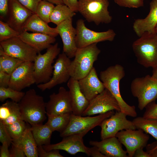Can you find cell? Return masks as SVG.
Wrapping results in <instances>:
<instances>
[{
	"mask_svg": "<svg viewBox=\"0 0 157 157\" xmlns=\"http://www.w3.org/2000/svg\"><path fill=\"white\" fill-rule=\"evenodd\" d=\"M55 6L52 3L42 0L37 7L35 14L41 19L48 24L50 22V16Z\"/></svg>",
	"mask_w": 157,
	"mask_h": 157,
	"instance_id": "836d02e7",
	"label": "cell"
},
{
	"mask_svg": "<svg viewBox=\"0 0 157 157\" xmlns=\"http://www.w3.org/2000/svg\"><path fill=\"white\" fill-rule=\"evenodd\" d=\"M97 44L77 48L70 65L71 77L79 80L89 73L101 52Z\"/></svg>",
	"mask_w": 157,
	"mask_h": 157,
	"instance_id": "3957f363",
	"label": "cell"
},
{
	"mask_svg": "<svg viewBox=\"0 0 157 157\" xmlns=\"http://www.w3.org/2000/svg\"><path fill=\"white\" fill-rule=\"evenodd\" d=\"M0 47L6 54L24 62H33L38 52L19 37L0 42Z\"/></svg>",
	"mask_w": 157,
	"mask_h": 157,
	"instance_id": "8fae6325",
	"label": "cell"
},
{
	"mask_svg": "<svg viewBox=\"0 0 157 157\" xmlns=\"http://www.w3.org/2000/svg\"><path fill=\"white\" fill-rule=\"evenodd\" d=\"M46 114L58 115L72 113L71 98L68 91L60 87L57 93L50 95L46 104Z\"/></svg>",
	"mask_w": 157,
	"mask_h": 157,
	"instance_id": "2e32d148",
	"label": "cell"
},
{
	"mask_svg": "<svg viewBox=\"0 0 157 157\" xmlns=\"http://www.w3.org/2000/svg\"><path fill=\"white\" fill-rule=\"evenodd\" d=\"M147 151L150 157H157V142H154L147 145L146 146Z\"/></svg>",
	"mask_w": 157,
	"mask_h": 157,
	"instance_id": "f6af8a7d",
	"label": "cell"
},
{
	"mask_svg": "<svg viewBox=\"0 0 157 157\" xmlns=\"http://www.w3.org/2000/svg\"><path fill=\"white\" fill-rule=\"evenodd\" d=\"M76 44L78 48L84 47L94 43L105 41H113L116 33L112 29L98 32L87 28L84 21L82 19L76 22Z\"/></svg>",
	"mask_w": 157,
	"mask_h": 157,
	"instance_id": "9c48e42d",
	"label": "cell"
},
{
	"mask_svg": "<svg viewBox=\"0 0 157 157\" xmlns=\"http://www.w3.org/2000/svg\"><path fill=\"white\" fill-rule=\"evenodd\" d=\"M133 51L138 63L146 68L157 65V34L146 32L134 41Z\"/></svg>",
	"mask_w": 157,
	"mask_h": 157,
	"instance_id": "277c9868",
	"label": "cell"
},
{
	"mask_svg": "<svg viewBox=\"0 0 157 157\" xmlns=\"http://www.w3.org/2000/svg\"><path fill=\"white\" fill-rule=\"evenodd\" d=\"M59 149H53L49 151L45 150L42 146H38V156L40 157H63Z\"/></svg>",
	"mask_w": 157,
	"mask_h": 157,
	"instance_id": "ab89813d",
	"label": "cell"
},
{
	"mask_svg": "<svg viewBox=\"0 0 157 157\" xmlns=\"http://www.w3.org/2000/svg\"><path fill=\"white\" fill-rule=\"evenodd\" d=\"M89 144L97 147L106 157H128L126 151L123 149L122 144L115 136L100 141H90Z\"/></svg>",
	"mask_w": 157,
	"mask_h": 157,
	"instance_id": "603a6c76",
	"label": "cell"
},
{
	"mask_svg": "<svg viewBox=\"0 0 157 157\" xmlns=\"http://www.w3.org/2000/svg\"><path fill=\"white\" fill-rule=\"evenodd\" d=\"M13 140L5 125L0 121V142L3 144L7 143L9 146L11 144Z\"/></svg>",
	"mask_w": 157,
	"mask_h": 157,
	"instance_id": "f35d334b",
	"label": "cell"
},
{
	"mask_svg": "<svg viewBox=\"0 0 157 157\" xmlns=\"http://www.w3.org/2000/svg\"><path fill=\"white\" fill-rule=\"evenodd\" d=\"M10 76V74L0 71V87H8Z\"/></svg>",
	"mask_w": 157,
	"mask_h": 157,
	"instance_id": "ee69618b",
	"label": "cell"
},
{
	"mask_svg": "<svg viewBox=\"0 0 157 157\" xmlns=\"http://www.w3.org/2000/svg\"><path fill=\"white\" fill-rule=\"evenodd\" d=\"M23 30L43 33L55 37L58 35L56 28L50 27L35 13L33 14L28 20L23 27Z\"/></svg>",
	"mask_w": 157,
	"mask_h": 157,
	"instance_id": "d4e9b609",
	"label": "cell"
},
{
	"mask_svg": "<svg viewBox=\"0 0 157 157\" xmlns=\"http://www.w3.org/2000/svg\"><path fill=\"white\" fill-rule=\"evenodd\" d=\"M119 6L129 8H138L143 6V0H113Z\"/></svg>",
	"mask_w": 157,
	"mask_h": 157,
	"instance_id": "8d00e7d4",
	"label": "cell"
},
{
	"mask_svg": "<svg viewBox=\"0 0 157 157\" xmlns=\"http://www.w3.org/2000/svg\"><path fill=\"white\" fill-rule=\"evenodd\" d=\"M113 110L120 111L119 106L112 94L105 88L101 92L89 101L82 116H91Z\"/></svg>",
	"mask_w": 157,
	"mask_h": 157,
	"instance_id": "7c38bea8",
	"label": "cell"
},
{
	"mask_svg": "<svg viewBox=\"0 0 157 157\" xmlns=\"http://www.w3.org/2000/svg\"><path fill=\"white\" fill-rule=\"evenodd\" d=\"M125 75L123 67L116 64L101 71L100 77L105 88L110 91L117 101L120 111L127 116L134 117L137 115L135 106L128 104L122 98L120 91L119 82Z\"/></svg>",
	"mask_w": 157,
	"mask_h": 157,
	"instance_id": "6da1fadb",
	"label": "cell"
},
{
	"mask_svg": "<svg viewBox=\"0 0 157 157\" xmlns=\"http://www.w3.org/2000/svg\"><path fill=\"white\" fill-rule=\"evenodd\" d=\"M33 13L17 0H9L8 24L20 33L25 23Z\"/></svg>",
	"mask_w": 157,
	"mask_h": 157,
	"instance_id": "ac0fdd59",
	"label": "cell"
},
{
	"mask_svg": "<svg viewBox=\"0 0 157 157\" xmlns=\"http://www.w3.org/2000/svg\"><path fill=\"white\" fill-rule=\"evenodd\" d=\"M78 83L81 91L89 101L105 88L94 67L86 76L78 80Z\"/></svg>",
	"mask_w": 157,
	"mask_h": 157,
	"instance_id": "ffe728a7",
	"label": "cell"
},
{
	"mask_svg": "<svg viewBox=\"0 0 157 157\" xmlns=\"http://www.w3.org/2000/svg\"><path fill=\"white\" fill-rule=\"evenodd\" d=\"M20 119H22L18 103L7 101L0 106V121L5 125L10 124Z\"/></svg>",
	"mask_w": 157,
	"mask_h": 157,
	"instance_id": "484cf974",
	"label": "cell"
},
{
	"mask_svg": "<svg viewBox=\"0 0 157 157\" xmlns=\"http://www.w3.org/2000/svg\"><path fill=\"white\" fill-rule=\"evenodd\" d=\"M64 4L68 6L73 11L78 12V0H62Z\"/></svg>",
	"mask_w": 157,
	"mask_h": 157,
	"instance_id": "bcb514c9",
	"label": "cell"
},
{
	"mask_svg": "<svg viewBox=\"0 0 157 157\" xmlns=\"http://www.w3.org/2000/svg\"><path fill=\"white\" fill-rule=\"evenodd\" d=\"M131 90L133 95L138 99L140 110L157 99V80L149 75L134 78L131 83Z\"/></svg>",
	"mask_w": 157,
	"mask_h": 157,
	"instance_id": "ba28073f",
	"label": "cell"
},
{
	"mask_svg": "<svg viewBox=\"0 0 157 157\" xmlns=\"http://www.w3.org/2000/svg\"><path fill=\"white\" fill-rule=\"evenodd\" d=\"M60 52L58 44L56 43L48 48L43 54L38 53L33 62L35 83L38 85L45 83L50 80L53 71L52 64Z\"/></svg>",
	"mask_w": 157,
	"mask_h": 157,
	"instance_id": "52a82bcc",
	"label": "cell"
},
{
	"mask_svg": "<svg viewBox=\"0 0 157 157\" xmlns=\"http://www.w3.org/2000/svg\"><path fill=\"white\" fill-rule=\"evenodd\" d=\"M127 116L121 111H116L104 120L99 125L101 129V139L115 137L118 132L123 130L136 129L132 121L127 119Z\"/></svg>",
	"mask_w": 157,
	"mask_h": 157,
	"instance_id": "4fadbf2b",
	"label": "cell"
},
{
	"mask_svg": "<svg viewBox=\"0 0 157 157\" xmlns=\"http://www.w3.org/2000/svg\"><path fill=\"white\" fill-rule=\"evenodd\" d=\"M73 11L64 4L56 5L50 17V22L56 25L76 15Z\"/></svg>",
	"mask_w": 157,
	"mask_h": 157,
	"instance_id": "f546056e",
	"label": "cell"
},
{
	"mask_svg": "<svg viewBox=\"0 0 157 157\" xmlns=\"http://www.w3.org/2000/svg\"><path fill=\"white\" fill-rule=\"evenodd\" d=\"M71 61L70 58L64 52L60 53L53 65L51 79L46 83L38 84L37 87L44 91L67 82L71 77L69 69Z\"/></svg>",
	"mask_w": 157,
	"mask_h": 157,
	"instance_id": "30bf717a",
	"label": "cell"
},
{
	"mask_svg": "<svg viewBox=\"0 0 157 157\" xmlns=\"http://www.w3.org/2000/svg\"><path fill=\"white\" fill-rule=\"evenodd\" d=\"M115 137L125 146L128 157H133L138 149L146 147L149 138L148 134L140 129L123 130L118 132Z\"/></svg>",
	"mask_w": 157,
	"mask_h": 157,
	"instance_id": "5bb4252c",
	"label": "cell"
},
{
	"mask_svg": "<svg viewBox=\"0 0 157 157\" xmlns=\"http://www.w3.org/2000/svg\"><path fill=\"white\" fill-rule=\"evenodd\" d=\"M143 147L138 149L135 151L133 157H150L149 154L146 151H143Z\"/></svg>",
	"mask_w": 157,
	"mask_h": 157,
	"instance_id": "681fc988",
	"label": "cell"
},
{
	"mask_svg": "<svg viewBox=\"0 0 157 157\" xmlns=\"http://www.w3.org/2000/svg\"><path fill=\"white\" fill-rule=\"evenodd\" d=\"M108 0H78V12L89 22L96 25L109 24L112 19L108 10Z\"/></svg>",
	"mask_w": 157,
	"mask_h": 157,
	"instance_id": "5b68a950",
	"label": "cell"
},
{
	"mask_svg": "<svg viewBox=\"0 0 157 157\" xmlns=\"http://www.w3.org/2000/svg\"><path fill=\"white\" fill-rule=\"evenodd\" d=\"M33 13H35L37 7L42 0H17Z\"/></svg>",
	"mask_w": 157,
	"mask_h": 157,
	"instance_id": "60d3db41",
	"label": "cell"
},
{
	"mask_svg": "<svg viewBox=\"0 0 157 157\" xmlns=\"http://www.w3.org/2000/svg\"><path fill=\"white\" fill-rule=\"evenodd\" d=\"M152 77L157 80V65L152 68Z\"/></svg>",
	"mask_w": 157,
	"mask_h": 157,
	"instance_id": "f907efd6",
	"label": "cell"
},
{
	"mask_svg": "<svg viewBox=\"0 0 157 157\" xmlns=\"http://www.w3.org/2000/svg\"><path fill=\"white\" fill-rule=\"evenodd\" d=\"M10 151V157H25V154L22 148L17 144L12 142Z\"/></svg>",
	"mask_w": 157,
	"mask_h": 157,
	"instance_id": "b9f144b4",
	"label": "cell"
},
{
	"mask_svg": "<svg viewBox=\"0 0 157 157\" xmlns=\"http://www.w3.org/2000/svg\"><path fill=\"white\" fill-rule=\"evenodd\" d=\"M157 25V0H152L150 3V11L144 19H135L133 25L134 31L139 37L144 33H156Z\"/></svg>",
	"mask_w": 157,
	"mask_h": 157,
	"instance_id": "7402d4cb",
	"label": "cell"
},
{
	"mask_svg": "<svg viewBox=\"0 0 157 157\" xmlns=\"http://www.w3.org/2000/svg\"><path fill=\"white\" fill-rule=\"evenodd\" d=\"M31 129L38 146L50 144L53 132L48 126L45 124L35 125L32 126Z\"/></svg>",
	"mask_w": 157,
	"mask_h": 157,
	"instance_id": "83f0119b",
	"label": "cell"
},
{
	"mask_svg": "<svg viewBox=\"0 0 157 157\" xmlns=\"http://www.w3.org/2000/svg\"><path fill=\"white\" fill-rule=\"evenodd\" d=\"M18 104L22 119L31 126L42 124L46 119V103L35 89L27 91Z\"/></svg>",
	"mask_w": 157,
	"mask_h": 157,
	"instance_id": "7a4b0ae2",
	"label": "cell"
},
{
	"mask_svg": "<svg viewBox=\"0 0 157 157\" xmlns=\"http://www.w3.org/2000/svg\"><path fill=\"white\" fill-rule=\"evenodd\" d=\"M24 61L5 53L0 47V71L11 74L19 65Z\"/></svg>",
	"mask_w": 157,
	"mask_h": 157,
	"instance_id": "1f68e13d",
	"label": "cell"
},
{
	"mask_svg": "<svg viewBox=\"0 0 157 157\" xmlns=\"http://www.w3.org/2000/svg\"><path fill=\"white\" fill-rule=\"evenodd\" d=\"M155 31L156 33L157 34V25L156 27Z\"/></svg>",
	"mask_w": 157,
	"mask_h": 157,
	"instance_id": "f5cc1de1",
	"label": "cell"
},
{
	"mask_svg": "<svg viewBox=\"0 0 157 157\" xmlns=\"http://www.w3.org/2000/svg\"><path fill=\"white\" fill-rule=\"evenodd\" d=\"M56 5L63 4L62 0H44Z\"/></svg>",
	"mask_w": 157,
	"mask_h": 157,
	"instance_id": "816d5d0a",
	"label": "cell"
},
{
	"mask_svg": "<svg viewBox=\"0 0 157 157\" xmlns=\"http://www.w3.org/2000/svg\"><path fill=\"white\" fill-rule=\"evenodd\" d=\"M9 146L7 143L2 144L0 147V157H10V152L8 150Z\"/></svg>",
	"mask_w": 157,
	"mask_h": 157,
	"instance_id": "c3c4849f",
	"label": "cell"
},
{
	"mask_svg": "<svg viewBox=\"0 0 157 157\" xmlns=\"http://www.w3.org/2000/svg\"><path fill=\"white\" fill-rule=\"evenodd\" d=\"M72 113L54 115L47 114L48 120L45 124L53 132L58 131L60 133L67 127L70 122Z\"/></svg>",
	"mask_w": 157,
	"mask_h": 157,
	"instance_id": "f1b7e54d",
	"label": "cell"
},
{
	"mask_svg": "<svg viewBox=\"0 0 157 157\" xmlns=\"http://www.w3.org/2000/svg\"><path fill=\"white\" fill-rule=\"evenodd\" d=\"M114 113L112 110L95 116H78L72 113L69 124L60 133V136L63 138L69 135H77L83 137L90 130L99 126L104 120Z\"/></svg>",
	"mask_w": 157,
	"mask_h": 157,
	"instance_id": "8992f818",
	"label": "cell"
},
{
	"mask_svg": "<svg viewBox=\"0 0 157 157\" xmlns=\"http://www.w3.org/2000/svg\"><path fill=\"white\" fill-rule=\"evenodd\" d=\"M88 156L92 157H106L102 154L97 147L95 146L88 147Z\"/></svg>",
	"mask_w": 157,
	"mask_h": 157,
	"instance_id": "7dc6e473",
	"label": "cell"
},
{
	"mask_svg": "<svg viewBox=\"0 0 157 157\" xmlns=\"http://www.w3.org/2000/svg\"><path fill=\"white\" fill-rule=\"evenodd\" d=\"M19 37L35 49L38 53L47 49L56 41L53 36L40 33H29L26 31L21 33Z\"/></svg>",
	"mask_w": 157,
	"mask_h": 157,
	"instance_id": "cb8c5ba5",
	"label": "cell"
},
{
	"mask_svg": "<svg viewBox=\"0 0 157 157\" xmlns=\"http://www.w3.org/2000/svg\"><path fill=\"white\" fill-rule=\"evenodd\" d=\"M145 108L146 110L143 116V117L157 119V104L155 101L148 104Z\"/></svg>",
	"mask_w": 157,
	"mask_h": 157,
	"instance_id": "74e56055",
	"label": "cell"
},
{
	"mask_svg": "<svg viewBox=\"0 0 157 157\" xmlns=\"http://www.w3.org/2000/svg\"><path fill=\"white\" fill-rule=\"evenodd\" d=\"M33 62H23L11 74L8 87L21 91L35 83Z\"/></svg>",
	"mask_w": 157,
	"mask_h": 157,
	"instance_id": "9a60e30c",
	"label": "cell"
},
{
	"mask_svg": "<svg viewBox=\"0 0 157 157\" xmlns=\"http://www.w3.org/2000/svg\"><path fill=\"white\" fill-rule=\"evenodd\" d=\"M132 122L136 129L142 130L146 133L152 135L157 141V119L139 117L134 119Z\"/></svg>",
	"mask_w": 157,
	"mask_h": 157,
	"instance_id": "4dcf8cb0",
	"label": "cell"
},
{
	"mask_svg": "<svg viewBox=\"0 0 157 157\" xmlns=\"http://www.w3.org/2000/svg\"><path fill=\"white\" fill-rule=\"evenodd\" d=\"M25 92L14 90L9 87H0V101H4L8 98L18 103L24 96Z\"/></svg>",
	"mask_w": 157,
	"mask_h": 157,
	"instance_id": "e575fe53",
	"label": "cell"
},
{
	"mask_svg": "<svg viewBox=\"0 0 157 157\" xmlns=\"http://www.w3.org/2000/svg\"><path fill=\"white\" fill-rule=\"evenodd\" d=\"M25 122L20 119L10 124L5 125L13 141H17L22 137L27 127Z\"/></svg>",
	"mask_w": 157,
	"mask_h": 157,
	"instance_id": "d6a6232c",
	"label": "cell"
},
{
	"mask_svg": "<svg viewBox=\"0 0 157 157\" xmlns=\"http://www.w3.org/2000/svg\"><path fill=\"white\" fill-rule=\"evenodd\" d=\"M67 86L71 100L72 114L82 116L89 102L81 91L78 80L71 77L67 81Z\"/></svg>",
	"mask_w": 157,
	"mask_h": 157,
	"instance_id": "44dd1931",
	"label": "cell"
},
{
	"mask_svg": "<svg viewBox=\"0 0 157 157\" xmlns=\"http://www.w3.org/2000/svg\"><path fill=\"white\" fill-rule=\"evenodd\" d=\"M56 28L62 40L63 52L70 58L74 57L78 48L76 42V30L72 25V18L62 22Z\"/></svg>",
	"mask_w": 157,
	"mask_h": 157,
	"instance_id": "e0dca14e",
	"label": "cell"
},
{
	"mask_svg": "<svg viewBox=\"0 0 157 157\" xmlns=\"http://www.w3.org/2000/svg\"><path fill=\"white\" fill-rule=\"evenodd\" d=\"M20 33L17 31L8 24L0 21V42L11 38L19 37Z\"/></svg>",
	"mask_w": 157,
	"mask_h": 157,
	"instance_id": "d590c367",
	"label": "cell"
},
{
	"mask_svg": "<svg viewBox=\"0 0 157 157\" xmlns=\"http://www.w3.org/2000/svg\"><path fill=\"white\" fill-rule=\"evenodd\" d=\"M19 145L24 151L27 157H38V145L33 135L30 127H27L21 138L12 141Z\"/></svg>",
	"mask_w": 157,
	"mask_h": 157,
	"instance_id": "4316f807",
	"label": "cell"
},
{
	"mask_svg": "<svg viewBox=\"0 0 157 157\" xmlns=\"http://www.w3.org/2000/svg\"><path fill=\"white\" fill-rule=\"evenodd\" d=\"M9 5V0H0V16L3 18L8 15Z\"/></svg>",
	"mask_w": 157,
	"mask_h": 157,
	"instance_id": "7bdbcfd3",
	"label": "cell"
},
{
	"mask_svg": "<svg viewBox=\"0 0 157 157\" xmlns=\"http://www.w3.org/2000/svg\"><path fill=\"white\" fill-rule=\"evenodd\" d=\"M62 140L56 144L43 145L46 151L57 149L63 150L68 153L74 155L83 152L89 155L88 147L83 142V137L77 135H71L63 138Z\"/></svg>",
	"mask_w": 157,
	"mask_h": 157,
	"instance_id": "d6986e66",
	"label": "cell"
}]
</instances>
